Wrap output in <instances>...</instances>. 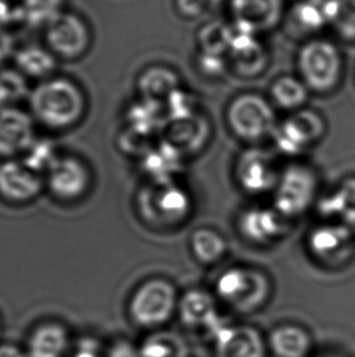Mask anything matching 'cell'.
Segmentation results:
<instances>
[{"instance_id":"25","label":"cell","mask_w":355,"mask_h":357,"mask_svg":"<svg viewBox=\"0 0 355 357\" xmlns=\"http://www.w3.org/2000/svg\"><path fill=\"white\" fill-rule=\"evenodd\" d=\"M192 251L203 264H214L226 251V243L221 234L210 229H198L191 239Z\"/></svg>"},{"instance_id":"7","label":"cell","mask_w":355,"mask_h":357,"mask_svg":"<svg viewBox=\"0 0 355 357\" xmlns=\"http://www.w3.org/2000/svg\"><path fill=\"white\" fill-rule=\"evenodd\" d=\"M45 39L54 55L74 60L87 52L91 36L79 16L63 11L45 27Z\"/></svg>"},{"instance_id":"16","label":"cell","mask_w":355,"mask_h":357,"mask_svg":"<svg viewBox=\"0 0 355 357\" xmlns=\"http://www.w3.org/2000/svg\"><path fill=\"white\" fill-rule=\"evenodd\" d=\"M268 349L275 357H309L313 339L306 329L297 324H281L270 332Z\"/></svg>"},{"instance_id":"36","label":"cell","mask_w":355,"mask_h":357,"mask_svg":"<svg viewBox=\"0 0 355 357\" xmlns=\"http://www.w3.org/2000/svg\"><path fill=\"white\" fill-rule=\"evenodd\" d=\"M201 1H210V3H218L221 0H201Z\"/></svg>"},{"instance_id":"2","label":"cell","mask_w":355,"mask_h":357,"mask_svg":"<svg viewBox=\"0 0 355 357\" xmlns=\"http://www.w3.org/2000/svg\"><path fill=\"white\" fill-rule=\"evenodd\" d=\"M270 284L263 273L244 267H232L216 280V296L240 312H253L267 303Z\"/></svg>"},{"instance_id":"35","label":"cell","mask_w":355,"mask_h":357,"mask_svg":"<svg viewBox=\"0 0 355 357\" xmlns=\"http://www.w3.org/2000/svg\"><path fill=\"white\" fill-rule=\"evenodd\" d=\"M113 357H138V355L133 351V349L122 345L120 348H117L113 354Z\"/></svg>"},{"instance_id":"14","label":"cell","mask_w":355,"mask_h":357,"mask_svg":"<svg viewBox=\"0 0 355 357\" xmlns=\"http://www.w3.org/2000/svg\"><path fill=\"white\" fill-rule=\"evenodd\" d=\"M237 178L244 188L262 193L275 188L278 177L269 156L260 151H247L237 165Z\"/></svg>"},{"instance_id":"6","label":"cell","mask_w":355,"mask_h":357,"mask_svg":"<svg viewBox=\"0 0 355 357\" xmlns=\"http://www.w3.org/2000/svg\"><path fill=\"white\" fill-rule=\"evenodd\" d=\"M228 121L237 137L246 140H257L273 130L275 115L263 98L246 94L231 102Z\"/></svg>"},{"instance_id":"19","label":"cell","mask_w":355,"mask_h":357,"mask_svg":"<svg viewBox=\"0 0 355 357\" xmlns=\"http://www.w3.org/2000/svg\"><path fill=\"white\" fill-rule=\"evenodd\" d=\"M154 210L159 218L164 220H179L189 211L190 200L182 189L171 185L159 184V188L148 197Z\"/></svg>"},{"instance_id":"1","label":"cell","mask_w":355,"mask_h":357,"mask_svg":"<svg viewBox=\"0 0 355 357\" xmlns=\"http://www.w3.org/2000/svg\"><path fill=\"white\" fill-rule=\"evenodd\" d=\"M34 117L54 130H63L81 120L86 107L84 96L68 78H52L34 88L29 98Z\"/></svg>"},{"instance_id":"21","label":"cell","mask_w":355,"mask_h":357,"mask_svg":"<svg viewBox=\"0 0 355 357\" xmlns=\"http://www.w3.org/2000/svg\"><path fill=\"white\" fill-rule=\"evenodd\" d=\"M320 210L327 218H337L346 226L355 225V178L347 179L340 188L324 199Z\"/></svg>"},{"instance_id":"10","label":"cell","mask_w":355,"mask_h":357,"mask_svg":"<svg viewBox=\"0 0 355 357\" xmlns=\"http://www.w3.org/2000/svg\"><path fill=\"white\" fill-rule=\"evenodd\" d=\"M43 188L40 174L29 169L22 161L8 159L0 165V194L15 203L36 198Z\"/></svg>"},{"instance_id":"23","label":"cell","mask_w":355,"mask_h":357,"mask_svg":"<svg viewBox=\"0 0 355 357\" xmlns=\"http://www.w3.org/2000/svg\"><path fill=\"white\" fill-rule=\"evenodd\" d=\"M175 73L166 68H148L139 78V91L145 99L159 102L162 97H168L177 89Z\"/></svg>"},{"instance_id":"22","label":"cell","mask_w":355,"mask_h":357,"mask_svg":"<svg viewBox=\"0 0 355 357\" xmlns=\"http://www.w3.org/2000/svg\"><path fill=\"white\" fill-rule=\"evenodd\" d=\"M15 63L19 73L34 78H44L56 68L54 54L38 45H27L15 54Z\"/></svg>"},{"instance_id":"11","label":"cell","mask_w":355,"mask_h":357,"mask_svg":"<svg viewBox=\"0 0 355 357\" xmlns=\"http://www.w3.org/2000/svg\"><path fill=\"white\" fill-rule=\"evenodd\" d=\"M346 225H326L315 229L309 238V249L319 260L338 265L353 250V234Z\"/></svg>"},{"instance_id":"34","label":"cell","mask_w":355,"mask_h":357,"mask_svg":"<svg viewBox=\"0 0 355 357\" xmlns=\"http://www.w3.org/2000/svg\"><path fill=\"white\" fill-rule=\"evenodd\" d=\"M0 357H26L24 353L11 345L0 347Z\"/></svg>"},{"instance_id":"4","label":"cell","mask_w":355,"mask_h":357,"mask_svg":"<svg viewBox=\"0 0 355 357\" xmlns=\"http://www.w3.org/2000/svg\"><path fill=\"white\" fill-rule=\"evenodd\" d=\"M298 66L306 86L317 92H329L340 81L342 61L333 44L314 40L303 47Z\"/></svg>"},{"instance_id":"3","label":"cell","mask_w":355,"mask_h":357,"mask_svg":"<svg viewBox=\"0 0 355 357\" xmlns=\"http://www.w3.org/2000/svg\"><path fill=\"white\" fill-rule=\"evenodd\" d=\"M179 305L177 290L164 280L146 282L130 301V314L136 324L154 328L168 322Z\"/></svg>"},{"instance_id":"20","label":"cell","mask_w":355,"mask_h":357,"mask_svg":"<svg viewBox=\"0 0 355 357\" xmlns=\"http://www.w3.org/2000/svg\"><path fill=\"white\" fill-rule=\"evenodd\" d=\"M66 331L58 324H47L34 332L29 342V357H63L68 349Z\"/></svg>"},{"instance_id":"30","label":"cell","mask_w":355,"mask_h":357,"mask_svg":"<svg viewBox=\"0 0 355 357\" xmlns=\"http://www.w3.org/2000/svg\"><path fill=\"white\" fill-rule=\"evenodd\" d=\"M27 94V83L19 73L4 70L0 73V110L11 107Z\"/></svg>"},{"instance_id":"9","label":"cell","mask_w":355,"mask_h":357,"mask_svg":"<svg viewBox=\"0 0 355 357\" xmlns=\"http://www.w3.org/2000/svg\"><path fill=\"white\" fill-rule=\"evenodd\" d=\"M47 174L50 192L63 200L82 197L89 185V172L86 165L73 156H58Z\"/></svg>"},{"instance_id":"24","label":"cell","mask_w":355,"mask_h":357,"mask_svg":"<svg viewBox=\"0 0 355 357\" xmlns=\"http://www.w3.org/2000/svg\"><path fill=\"white\" fill-rule=\"evenodd\" d=\"M63 3L65 0H22L19 5L24 22L32 27H47L63 13Z\"/></svg>"},{"instance_id":"32","label":"cell","mask_w":355,"mask_h":357,"mask_svg":"<svg viewBox=\"0 0 355 357\" xmlns=\"http://www.w3.org/2000/svg\"><path fill=\"white\" fill-rule=\"evenodd\" d=\"M16 22H24L21 5L10 0H0V27H6Z\"/></svg>"},{"instance_id":"28","label":"cell","mask_w":355,"mask_h":357,"mask_svg":"<svg viewBox=\"0 0 355 357\" xmlns=\"http://www.w3.org/2000/svg\"><path fill=\"white\" fill-rule=\"evenodd\" d=\"M58 159L53 142L49 139H36L24 154V162L36 174H48L55 161Z\"/></svg>"},{"instance_id":"15","label":"cell","mask_w":355,"mask_h":357,"mask_svg":"<svg viewBox=\"0 0 355 357\" xmlns=\"http://www.w3.org/2000/svg\"><path fill=\"white\" fill-rule=\"evenodd\" d=\"M268 344L252 327L239 326L219 335L218 357H265Z\"/></svg>"},{"instance_id":"13","label":"cell","mask_w":355,"mask_h":357,"mask_svg":"<svg viewBox=\"0 0 355 357\" xmlns=\"http://www.w3.org/2000/svg\"><path fill=\"white\" fill-rule=\"evenodd\" d=\"M324 132L320 117L313 112H301L280 127L278 143L285 153H299L315 142Z\"/></svg>"},{"instance_id":"12","label":"cell","mask_w":355,"mask_h":357,"mask_svg":"<svg viewBox=\"0 0 355 357\" xmlns=\"http://www.w3.org/2000/svg\"><path fill=\"white\" fill-rule=\"evenodd\" d=\"M231 8L241 29L251 33L274 27L283 11L281 0H232Z\"/></svg>"},{"instance_id":"5","label":"cell","mask_w":355,"mask_h":357,"mask_svg":"<svg viewBox=\"0 0 355 357\" xmlns=\"http://www.w3.org/2000/svg\"><path fill=\"white\" fill-rule=\"evenodd\" d=\"M275 189L276 211L286 218H293L306 211L315 198L317 177L306 166L293 165L278 177Z\"/></svg>"},{"instance_id":"26","label":"cell","mask_w":355,"mask_h":357,"mask_svg":"<svg viewBox=\"0 0 355 357\" xmlns=\"http://www.w3.org/2000/svg\"><path fill=\"white\" fill-rule=\"evenodd\" d=\"M128 122L130 130L139 135H151L159 128L161 122V112L157 107V102L143 98V102H136L130 107L128 112Z\"/></svg>"},{"instance_id":"27","label":"cell","mask_w":355,"mask_h":357,"mask_svg":"<svg viewBox=\"0 0 355 357\" xmlns=\"http://www.w3.org/2000/svg\"><path fill=\"white\" fill-rule=\"evenodd\" d=\"M274 99L285 109H297L302 107L308 97L306 83L293 77L278 78L273 86Z\"/></svg>"},{"instance_id":"18","label":"cell","mask_w":355,"mask_h":357,"mask_svg":"<svg viewBox=\"0 0 355 357\" xmlns=\"http://www.w3.org/2000/svg\"><path fill=\"white\" fill-rule=\"evenodd\" d=\"M179 312L189 327L211 324L216 314V299L202 290H192L179 299Z\"/></svg>"},{"instance_id":"33","label":"cell","mask_w":355,"mask_h":357,"mask_svg":"<svg viewBox=\"0 0 355 357\" xmlns=\"http://www.w3.org/2000/svg\"><path fill=\"white\" fill-rule=\"evenodd\" d=\"M13 48H14V43H13V38L4 27H0V63L4 61L5 59L9 58L11 53H13Z\"/></svg>"},{"instance_id":"29","label":"cell","mask_w":355,"mask_h":357,"mask_svg":"<svg viewBox=\"0 0 355 357\" xmlns=\"http://www.w3.org/2000/svg\"><path fill=\"white\" fill-rule=\"evenodd\" d=\"M175 150L171 145H164L159 149L149 151L145 156L144 169L157 183L168 182V176L175 166Z\"/></svg>"},{"instance_id":"17","label":"cell","mask_w":355,"mask_h":357,"mask_svg":"<svg viewBox=\"0 0 355 357\" xmlns=\"http://www.w3.org/2000/svg\"><path fill=\"white\" fill-rule=\"evenodd\" d=\"M280 216L283 215L273 210H250L241 218V231L251 241L268 243L278 238L283 232V222Z\"/></svg>"},{"instance_id":"8","label":"cell","mask_w":355,"mask_h":357,"mask_svg":"<svg viewBox=\"0 0 355 357\" xmlns=\"http://www.w3.org/2000/svg\"><path fill=\"white\" fill-rule=\"evenodd\" d=\"M36 139L33 120L29 114L13 107L0 110V156L24 154Z\"/></svg>"},{"instance_id":"31","label":"cell","mask_w":355,"mask_h":357,"mask_svg":"<svg viewBox=\"0 0 355 357\" xmlns=\"http://www.w3.org/2000/svg\"><path fill=\"white\" fill-rule=\"evenodd\" d=\"M180 354V345L167 339H156L145 345L143 357H175Z\"/></svg>"}]
</instances>
